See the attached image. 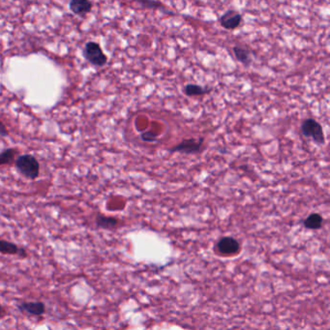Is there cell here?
<instances>
[{"instance_id":"17","label":"cell","mask_w":330,"mask_h":330,"mask_svg":"<svg viewBox=\"0 0 330 330\" xmlns=\"http://www.w3.org/2000/svg\"><path fill=\"white\" fill-rule=\"evenodd\" d=\"M8 136H9V132L6 126L2 121H0V137H8Z\"/></svg>"},{"instance_id":"7","label":"cell","mask_w":330,"mask_h":330,"mask_svg":"<svg viewBox=\"0 0 330 330\" xmlns=\"http://www.w3.org/2000/svg\"><path fill=\"white\" fill-rule=\"evenodd\" d=\"M17 307L20 312L31 316H43L46 313V305L42 301H24L18 304Z\"/></svg>"},{"instance_id":"11","label":"cell","mask_w":330,"mask_h":330,"mask_svg":"<svg viewBox=\"0 0 330 330\" xmlns=\"http://www.w3.org/2000/svg\"><path fill=\"white\" fill-rule=\"evenodd\" d=\"M184 94L188 97L203 96L208 94L211 91V88L203 87L202 85L195 84V83H188L184 86Z\"/></svg>"},{"instance_id":"12","label":"cell","mask_w":330,"mask_h":330,"mask_svg":"<svg viewBox=\"0 0 330 330\" xmlns=\"http://www.w3.org/2000/svg\"><path fill=\"white\" fill-rule=\"evenodd\" d=\"M95 224H96L97 228H99V229L111 230L117 226L118 220L114 217L105 216L103 214H97Z\"/></svg>"},{"instance_id":"1","label":"cell","mask_w":330,"mask_h":330,"mask_svg":"<svg viewBox=\"0 0 330 330\" xmlns=\"http://www.w3.org/2000/svg\"><path fill=\"white\" fill-rule=\"evenodd\" d=\"M15 167L20 174L28 179H36L40 175V164L31 154L19 156L15 161Z\"/></svg>"},{"instance_id":"18","label":"cell","mask_w":330,"mask_h":330,"mask_svg":"<svg viewBox=\"0 0 330 330\" xmlns=\"http://www.w3.org/2000/svg\"><path fill=\"white\" fill-rule=\"evenodd\" d=\"M7 315V313H6V310L4 309V307L0 304V318H2L3 316H5Z\"/></svg>"},{"instance_id":"16","label":"cell","mask_w":330,"mask_h":330,"mask_svg":"<svg viewBox=\"0 0 330 330\" xmlns=\"http://www.w3.org/2000/svg\"><path fill=\"white\" fill-rule=\"evenodd\" d=\"M157 138H158V134H156L152 131H146V132H143L140 134V138L144 142H149V143L155 142L158 140Z\"/></svg>"},{"instance_id":"13","label":"cell","mask_w":330,"mask_h":330,"mask_svg":"<svg viewBox=\"0 0 330 330\" xmlns=\"http://www.w3.org/2000/svg\"><path fill=\"white\" fill-rule=\"evenodd\" d=\"M322 225V217L317 214V213H313L309 215L305 220H304V226L307 229L310 230H316L319 229Z\"/></svg>"},{"instance_id":"6","label":"cell","mask_w":330,"mask_h":330,"mask_svg":"<svg viewBox=\"0 0 330 330\" xmlns=\"http://www.w3.org/2000/svg\"><path fill=\"white\" fill-rule=\"evenodd\" d=\"M0 254L7 256H19L22 259L28 258L27 249L20 247L18 244L5 239H0Z\"/></svg>"},{"instance_id":"3","label":"cell","mask_w":330,"mask_h":330,"mask_svg":"<svg viewBox=\"0 0 330 330\" xmlns=\"http://www.w3.org/2000/svg\"><path fill=\"white\" fill-rule=\"evenodd\" d=\"M83 55L90 64L96 67H103L108 62V57L102 51L100 45L95 42H88L85 44Z\"/></svg>"},{"instance_id":"4","label":"cell","mask_w":330,"mask_h":330,"mask_svg":"<svg viewBox=\"0 0 330 330\" xmlns=\"http://www.w3.org/2000/svg\"><path fill=\"white\" fill-rule=\"evenodd\" d=\"M204 143H205V138H185L181 142H179V144L171 147L169 149V152H171V153L179 152V153H183V154H187V155L198 154L202 150Z\"/></svg>"},{"instance_id":"5","label":"cell","mask_w":330,"mask_h":330,"mask_svg":"<svg viewBox=\"0 0 330 330\" xmlns=\"http://www.w3.org/2000/svg\"><path fill=\"white\" fill-rule=\"evenodd\" d=\"M242 22V16L235 10H228L219 19L222 28L228 30H234L238 28Z\"/></svg>"},{"instance_id":"14","label":"cell","mask_w":330,"mask_h":330,"mask_svg":"<svg viewBox=\"0 0 330 330\" xmlns=\"http://www.w3.org/2000/svg\"><path fill=\"white\" fill-rule=\"evenodd\" d=\"M17 154L18 149L16 148H7L4 151L0 152V166L12 164Z\"/></svg>"},{"instance_id":"8","label":"cell","mask_w":330,"mask_h":330,"mask_svg":"<svg viewBox=\"0 0 330 330\" xmlns=\"http://www.w3.org/2000/svg\"><path fill=\"white\" fill-rule=\"evenodd\" d=\"M218 249L225 255L234 254L239 250V243L233 237H223L218 242Z\"/></svg>"},{"instance_id":"10","label":"cell","mask_w":330,"mask_h":330,"mask_svg":"<svg viewBox=\"0 0 330 330\" xmlns=\"http://www.w3.org/2000/svg\"><path fill=\"white\" fill-rule=\"evenodd\" d=\"M233 51L237 61H239L243 66L249 67L252 64L253 58L251 55V52L247 48H244L242 46H234Z\"/></svg>"},{"instance_id":"9","label":"cell","mask_w":330,"mask_h":330,"mask_svg":"<svg viewBox=\"0 0 330 330\" xmlns=\"http://www.w3.org/2000/svg\"><path fill=\"white\" fill-rule=\"evenodd\" d=\"M69 9L74 14L83 16L92 10V3L87 0H72L69 3Z\"/></svg>"},{"instance_id":"15","label":"cell","mask_w":330,"mask_h":330,"mask_svg":"<svg viewBox=\"0 0 330 330\" xmlns=\"http://www.w3.org/2000/svg\"><path fill=\"white\" fill-rule=\"evenodd\" d=\"M138 4L144 8H148V9H158L161 10L163 13L166 14L175 15L173 12H170L165 6L159 2V1H153V0H142V1H138Z\"/></svg>"},{"instance_id":"2","label":"cell","mask_w":330,"mask_h":330,"mask_svg":"<svg viewBox=\"0 0 330 330\" xmlns=\"http://www.w3.org/2000/svg\"><path fill=\"white\" fill-rule=\"evenodd\" d=\"M301 133L305 138H312L317 145L325 143V137L321 125L314 118H307L301 124Z\"/></svg>"}]
</instances>
